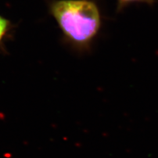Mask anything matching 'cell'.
<instances>
[{"mask_svg": "<svg viewBox=\"0 0 158 158\" xmlns=\"http://www.w3.org/2000/svg\"><path fill=\"white\" fill-rule=\"evenodd\" d=\"M64 38L74 48L90 47L102 27V15L93 0H55L49 6Z\"/></svg>", "mask_w": 158, "mask_h": 158, "instance_id": "cell-1", "label": "cell"}, {"mask_svg": "<svg viewBox=\"0 0 158 158\" xmlns=\"http://www.w3.org/2000/svg\"><path fill=\"white\" fill-rule=\"evenodd\" d=\"M156 0H117V10L118 11H121L130 4L135 3H144L149 5L154 4Z\"/></svg>", "mask_w": 158, "mask_h": 158, "instance_id": "cell-2", "label": "cell"}, {"mask_svg": "<svg viewBox=\"0 0 158 158\" xmlns=\"http://www.w3.org/2000/svg\"><path fill=\"white\" fill-rule=\"evenodd\" d=\"M9 27V23L6 19L0 16V40L6 34Z\"/></svg>", "mask_w": 158, "mask_h": 158, "instance_id": "cell-3", "label": "cell"}]
</instances>
